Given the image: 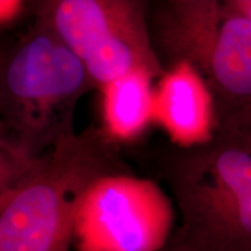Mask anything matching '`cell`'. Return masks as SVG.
<instances>
[{
    "label": "cell",
    "instance_id": "6da1fadb",
    "mask_svg": "<svg viewBox=\"0 0 251 251\" xmlns=\"http://www.w3.org/2000/svg\"><path fill=\"white\" fill-rule=\"evenodd\" d=\"M119 174L117 142L96 126L31 161L0 153V251H70L86 193Z\"/></svg>",
    "mask_w": 251,
    "mask_h": 251
},
{
    "label": "cell",
    "instance_id": "277c9868",
    "mask_svg": "<svg viewBox=\"0 0 251 251\" xmlns=\"http://www.w3.org/2000/svg\"><path fill=\"white\" fill-rule=\"evenodd\" d=\"M91 89L81 62L34 17L1 59L0 153L31 161L76 133L75 109Z\"/></svg>",
    "mask_w": 251,
    "mask_h": 251
},
{
    "label": "cell",
    "instance_id": "7c38bea8",
    "mask_svg": "<svg viewBox=\"0 0 251 251\" xmlns=\"http://www.w3.org/2000/svg\"><path fill=\"white\" fill-rule=\"evenodd\" d=\"M246 137H248V139L251 140V134H250V135H248V136H246Z\"/></svg>",
    "mask_w": 251,
    "mask_h": 251
},
{
    "label": "cell",
    "instance_id": "9c48e42d",
    "mask_svg": "<svg viewBox=\"0 0 251 251\" xmlns=\"http://www.w3.org/2000/svg\"><path fill=\"white\" fill-rule=\"evenodd\" d=\"M27 2L21 0H0V24L7 27L24 14Z\"/></svg>",
    "mask_w": 251,
    "mask_h": 251
},
{
    "label": "cell",
    "instance_id": "30bf717a",
    "mask_svg": "<svg viewBox=\"0 0 251 251\" xmlns=\"http://www.w3.org/2000/svg\"><path fill=\"white\" fill-rule=\"evenodd\" d=\"M235 8L251 19V0H229Z\"/></svg>",
    "mask_w": 251,
    "mask_h": 251
},
{
    "label": "cell",
    "instance_id": "8992f818",
    "mask_svg": "<svg viewBox=\"0 0 251 251\" xmlns=\"http://www.w3.org/2000/svg\"><path fill=\"white\" fill-rule=\"evenodd\" d=\"M174 212L152 181L130 174L102 178L86 193L78 212V251H162L170 242Z\"/></svg>",
    "mask_w": 251,
    "mask_h": 251
},
{
    "label": "cell",
    "instance_id": "ba28073f",
    "mask_svg": "<svg viewBox=\"0 0 251 251\" xmlns=\"http://www.w3.org/2000/svg\"><path fill=\"white\" fill-rule=\"evenodd\" d=\"M153 79L142 71L113 80L101 90L103 129L115 142L135 139L155 113Z\"/></svg>",
    "mask_w": 251,
    "mask_h": 251
},
{
    "label": "cell",
    "instance_id": "3957f363",
    "mask_svg": "<svg viewBox=\"0 0 251 251\" xmlns=\"http://www.w3.org/2000/svg\"><path fill=\"white\" fill-rule=\"evenodd\" d=\"M181 216L172 241L187 251H251V140L220 135L153 155Z\"/></svg>",
    "mask_w": 251,
    "mask_h": 251
},
{
    "label": "cell",
    "instance_id": "5b68a950",
    "mask_svg": "<svg viewBox=\"0 0 251 251\" xmlns=\"http://www.w3.org/2000/svg\"><path fill=\"white\" fill-rule=\"evenodd\" d=\"M31 7L81 62L96 89L131 72L158 80L164 75L150 34V1L45 0Z\"/></svg>",
    "mask_w": 251,
    "mask_h": 251
},
{
    "label": "cell",
    "instance_id": "7a4b0ae2",
    "mask_svg": "<svg viewBox=\"0 0 251 251\" xmlns=\"http://www.w3.org/2000/svg\"><path fill=\"white\" fill-rule=\"evenodd\" d=\"M149 28L163 68L187 64L212 100L213 134H251V19L229 0L150 1Z\"/></svg>",
    "mask_w": 251,
    "mask_h": 251
},
{
    "label": "cell",
    "instance_id": "8fae6325",
    "mask_svg": "<svg viewBox=\"0 0 251 251\" xmlns=\"http://www.w3.org/2000/svg\"><path fill=\"white\" fill-rule=\"evenodd\" d=\"M162 251H187V250L184 249V248L179 246L178 243H176L172 240H170V242L168 243V246H166Z\"/></svg>",
    "mask_w": 251,
    "mask_h": 251
},
{
    "label": "cell",
    "instance_id": "52a82bcc",
    "mask_svg": "<svg viewBox=\"0 0 251 251\" xmlns=\"http://www.w3.org/2000/svg\"><path fill=\"white\" fill-rule=\"evenodd\" d=\"M155 112L177 146H193L213 136L211 97L190 65L165 69L155 93Z\"/></svg>",
    "mask_w": 251,
    "mask_h": 251
}]
</instances>
